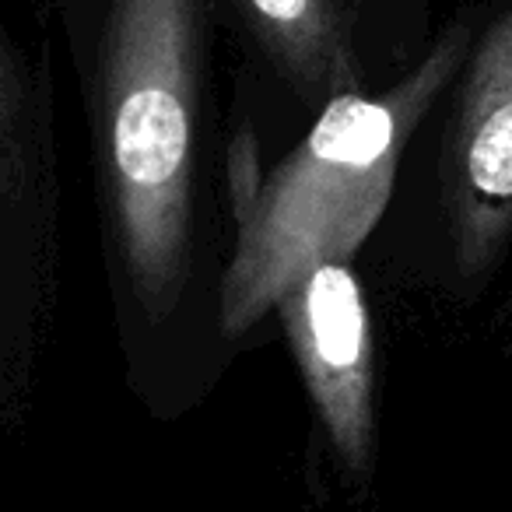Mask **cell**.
I'll return each instance as SVG.
<instances>
[{"instance_id":"ba28073f","label":"cell","mask_w":512,"mask_h":512,"mask_svg":"<svg viewBox=\"0 0 512 512\" xmlns=\"http://www.w3.org/2000/svg\"><path fill=\"white\" fill-rule=\"evenodd\" d=\"M505 362H509V379H512V295H509V309H505Z\"/></svg>"},{"instance_id":"8992f818","label":"cell","mask_w":512,"mask_h":512,"mask_svg":"<svg viewBox=\"0 0 512 512\" xmlns=\"http://www.w3.org/2000/svg\"><path fill=\"white\" fill-rule=\"evenodd\" d=\"M299 369L316 435L355 491L376 470V337L358 256L320 253L274 306Z\"/></svg>"},{"instance_id":"52a82bcc","label":"cell","mask_w":512,"mask_h":512,"mask_svg":"<svg viewBox=\"0 0 512 512\" xmlns=\"http://www.w3.org/2000/svg\"><path fill=\"white\" fill-rule=\"evenodd\" d=\"M362 15V50L372 81L386 85L425 53L428 0H358Z\"/></svg>"},{"instance_id":"5b68a950","label":"cell","mask_w":512,"mask_h":512,"mask_svg":"<svg viewBox=\"0 0 512 512\" xmlns=\"http://www.w3.org/2000/svg\"><path fill=\"white\" fill-rule=\"evenodd\" d=\"M218 18L239 53L228 123L260 148L264 165L330 102L376 88L358 0H218Z\"/></svg>"},{"instance_id":"7a4b0ae2","label":"cell","mask_w":512,"mask_h":512,"mask_svg":"<svg viewBox=\"0 0 512 512\" xmlns=\"http://www.w3.org/2000/svg\"><path fill=\"white\" fill-rule=\"evenodd\" d=\"M481 4L460 8L393 81L341 95L264 165L246 134H228L225 327L242 351L292 278L320 253L358 256L383 228L414 134L460 71Z\"/></svg>"},{"instance_id":"3957f363","label":"cell","mask_w":512,"mask_h":512,"mask_svg":"<svg viewBox=\"0 0 512 512\" xmlns=\"http://www.w3.org/2000/svg\"><path fill=\"white\" fill-rule=\"evenodd\" d=\"M400 281L474 306L512 256V0L481 4L460 71L414 134L379 228Z\"/></svg>"},{"instance_id":"277c9868","label":"cell","mask_w":512,"mask_h":512,"mask_svg":"<svg viewBox=\"0 0 512 512\" xmlns=\"http://www.w3.org/2000/svg\"><path fill=\"white\" fill-rule=\"evenodd\" d=\"M53 8L0 18V432L36 411L57 327L64 264V169L53 74Z\"/></svg>"},{"instance_id":"6da1fadb","label":"cell","mask_w":512,"mask_h":512,"mask_svg":"<svg viewBox=\"0 0 512 512\" xmlns=\"http://www.w3.org/2000/svg\"><path fill=\"white\" fill-rule=\"evenodd\" d=\"M74 74L123 379L155 421L200 407L239 348L225 327L228 134L218 0H50Z\"/></svg>"}]
</instances>
